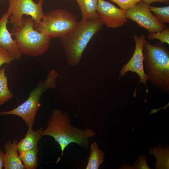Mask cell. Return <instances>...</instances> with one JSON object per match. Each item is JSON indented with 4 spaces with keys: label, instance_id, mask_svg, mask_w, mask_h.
<instances>
[{
    "label": "cell",
    "instance_id": "cell-19",
    "mask_svg": "<svg viewBox=\"0 0 169 169\" xmlns=\"http://www.w3.org/2000/svg\"><path fill=\"white\" fill-rule=\"evenodd\" d=\"M150 9L161 23H169V6L163 7H156L150 5Z\"/></svg>",
    "mask_w": 169,
    "mask_h": 169
},
{
    "label": "cell",
    "instance_id": "cell-8",
    "mask_svg": "<svg viewBox=\"0 0 169 169\" xmlns=\"http://www.w3.org/2000/svg\"><path fill=\"white\" fill-rule=\"evenodd\" d=\"M126 17L146 29L150 33L162 31L165 27L151 13L150 5L143 1L136 3L125 11Z\"/></svg>",
    "mask_w": 169,
    "mask_h": 169
},
{
    "label": "cell",
    "instance_id": "cell-20",
    "mask_svg": "<svg viewBox=\"0 0 169 169\" xmlns=\"http://www.w3.org/2000/svg\"><path fill=\"white\" fill-rule=\"evenodd\" d=\"M147 38L149 39H158L161 43H166L169 44V28L167 26H165L164 29L161 32L149 34Z\"/></svg>",
    "mask_w": 169,
    "mask_h": 169
},
{
    "label": "cell",
    "instance_id": "cell-3",
    "mask_svg": "<svg viewBox=\"0 0 169 169\" xmlns=\"http://www.w3.org/2000/svg\"><path fill=\"white\" fill-rule=\"evenodd\" d=\"M160 42L151 44L146 41L143 48L146 75L153 84L169 91V51Z\"/></svg>",
    "mask_w": 169,
    "mask_h": 169
},
{
    "label": "cell",
    "instance_id": "cell-24",
    "mask_svg": "<svg viewBox=\"0 0 169 169\" xmlns=\"http://www.w3.org/2000/svg\"><path fill=\"white\" fill-rule=\"evenodd\" d=\"M143 1L146 4L150 5V4L154 2L162 3L166 4H169V0H143Z\"/></svg>",
    "mask_w": 169,
    "mask_h": 169
},
{
    "label": "cell",
    "instance_id": "cell-16",
    "mask_svg": "<svg viewBox=\"0 0 169 169\" xmlns=\"http://www.w3.org/2000/svg\"><path fill=\"white\" fill-rule=\"evenodd\" d=\"M98 0H76L81 11L82 20L99 16L96 11Z\"/></svg>",
    "mask_w": 169,
    "mask_h": 169
},
{
    "label": "cell",
    "instance_id": "cell-4",
    "mask_svg": "<svg viewBox=\"0 0 169 169\" xmlns=\"http://www.w3.org/2000/svg\"><path fill=\"white\" fill-rule=\"evenodd\" d=\"M23 24L18 28L14 27L12 35L15 37L22 54L37 57L44 54L48 49L51 38L34 29V20L31 18H23Z\"/></svg>",
    "mask_w": 169,
    "mask_h": 169
},
{
    "label": "cell",
    "instance_id": "cell-17",
    "mask_svg": "<svg viewBox=\"0 0 169 169\" xmlns=\"http://www.w3.org/2000/svg\"><path fill=\"white\" fill-rule=\"evenodd\" d=\"M38 146L33 149L18 152L19 157L27 169H35L38 166Z\"/></svg>",
    "mask_w": 169,
    "mask_h": 169
},
{
    "label": "cell",
    "instance_id": "cell-11",
    "mask_svg": "<svg viewBox=\"0 0 169 169\" xmlns=\"http://www.w3.org/2000/svg\"><path fill=\"white\" fill-rule=\"evenodd\" d=\"M10 14L7 13L0 19V48L7 51L14 60H18L22 57L20 51L15 39L12 38V35L7 28Z\"/></svg>",
    "mask_w": 169,
    "mask_h": 169
},
{
    "label": "cell",
    "instance_id": "cell-10",
    "mask_svg": "<svg viewBox=\"0 0 169 169\" xmlns=\"http://www.w3.org/2000/svg\"><path fill=\"white\" fill-rule=\"evenodd\" d=\"M133 38L135 43L134 53L130 60L120 70V75L124 76L128 71L135 72L140 77L139 82L143 83L146 86L148 78L144 70L143 48L146 40L144 35L139 37L137 34H135Z\"/></svg>",
    "mask_w": 169,
    "mask_h": 169
},
{
    "label": "cell",
    "instance_id": "cell-9",
    "mask_svg": "<svg viewBox=\"0 0 169 169\" xmlns=\"http://www.w3.org/2000/svg\"><path fill=\"white\" fill-rule=\"evenodd\" d=\"M125 11L104 0H98L96 9L104 24L112 28L120 27L127 22Z\"/></svg>",
    "mask_w": 169,
    "mask_h": 169
},
{
    "label": "cell",
    "instance_id": "cell-7",
    "mask_svg": "<svg viewBox=\"0 0 169 169\" xmlns=\"http://www.w3.org/2000/svg\"><path fill=\"white\" fill-rule=\"evenodd\" d=\"M7 13H9V22L15 27L18 28L23 24V16L29 15L34 20L36 26L44 17L42 9L43 0L37 3L33 0H9Z\"/></svg>",
    "mask_w": 169,
    "mask_h": 169
},
{
    "label": "cell",
    "instance_id": "cell-18",
    "mask_svg": "<svg viewBox=\"0 0 169 169\" xmlns=\"http://www.w3.org/2000/svg\"><path fill=\"white\" fill-rule=\"evenodd\" d=\"M5 68L4 66L0 69V106L14 97L8 87V77L5 73Z\"/></svg>",
    "mask_w": 169,
    "mask_h": 169
},
{
    "label": "cell",
    "instance_id": "cell-22",
    "mask_svg": "<svg viewBox=\"0 0 169 169\" xmlns=\"http://www.w3.org/2000/svg\"><path fill=\"white\" fill-rule=\"evenodd\" d=\"M146 162V157L144 155H140L132 166V169H150Z\"/></svg>",
    "mask_w": 169,
    "mask_h": 169
},
{
    "label": "cell",
    "instance_id": "cell-25",
    "mask_svg": "<svg viewBox=\"0 0 169 169\" xmlns=\"http://www.w3.org/2000/svg\"><path fill=\"white\" fill-rule=\"evenodd\" d=\"M4 153L2 150H0V169L4 167Z\"/></svg>",
    "mask_w": 169,
    "mask_h": 169
},
{
    "label": "cell",
    "instance_id": "cell-12",
    "mask_svg": "<svg viewBox=\"0 0 169 169\" xmlns=\"http://www.w3.org/2000/svg\"><path fill=\"white\" fill-rule=\"evenodd\" d=\"M18 143L16 140H13L12 143L8 141L5 144V153L4 156L5 169H26L19 156Z\"/></svg>",
    "mask_w": 169,
    "mask_h": 169
},
{
    "label": "cell",
    "instance_id": "cell-1",
    "mask_svg": "<svg viewBox=\"0 0 169 169\" xmlns=\"http://www.w3.org/2000/svg\"><path fill=\"white\" fill-rule=\"evenodd\" d=\"M70 121L69 115L67 113L58 109L54 110L47 122V128L41 132L42 136L53 137L59 145L61 153L57 163L64 155V150L69 144L74 143L82 148H88L89 138L96 135L90 129L84 130L73 126Z\"/></svg>",
    "mask_w": 169,
    "mask_h": 169
},
{
    "label": "cell",
    "instance_id": "cell-15",
    "mask_svg": "<svg viewBox=\"0 0 169 169\" xmlns=\"http://www.w3.org/2000/svg\"><path fill=\"white\" fill-rule=\"evenodd\" d=\"M104 154L99 148L98 143L93 142L90 146V152L86 169H98L104 160Z\"/></svg>",
    "mask_w": 169,
    "mask_h": 169
},
{
    "label": "cell",
    "instance_id": "cell-23",
    "mask_svg": "<svg viewBox=\"0 0 169 169\" xmlns=\"http://www.w3.org/2000/svg\"><path fill=\"white\" fill-rule=\"evenodd\" d=\"M14 60L7 51L0 48V67L4 64H9Z\"/></svg>",
    "mask_w": 169,
    "mask_h": 169
},
{
    "label": "cell",
    "instance_id": "cell-14",
    "mask_svg": "<svg viewBox=\"0 0 169 169\" xmlns=\"http://www.w3.org/2000/svg\"><path fill=\"white\" fill-rule=\"evenodd\" d=\"M43 128L33 131L32 128H28L25 137L18 144V152L30 150L38 146V143L41 138Z\"/></svg>",
    "mask_w": 169,
    "mask_h": 169
},
{
    "label": "cell",
    "instance_id": "cell-13",
    "mask_svg": "<svg viewBox=\"0 0 169 169\" xmlns=\"http://www.w3.org/2000/svg\"><path fill=\"white\" fill-rule=\"evenodd\" d=\"M149 154L154 156L156 159L154 164L156 169H169V146L157 143L156 146L150 149Z\"/></svg>",
    "mask_w": 169,
    "mask_h": 169
},
{
    "label": "cell",
    "instance_id": "cell-21",
    "mask_svg": "<svg viewBox=\"0 0 169 169\" xmlns=\"http://www.w3.org/2000/svg\"><path fill=\"white\" fill-rule=\"evenodd\" d=\"M117 4L120 8L124 10L133 7L137 2L143 0H108Z\"/></svg>",
    "mask_w": 169,
    "mask_h": 169
},
{
    "label": "cell",
    "instance_id": "cell-2",
    "mask_svg": "<svg viewBox=\"0 0 169 169\" xmlns=\"http://www.w3.org/2000/svg\"><path fill=\"white\" fill-rule=\"evenodd\" d=\"M104 25L99 16L81 19L74 28L60 38L69 65L76 66L79 64L88 43Z\"/></svg>",
    "mask_w": 169,
    "mask_h": 169
},
{
    "label": "cell",
    "instance_id": "cell-5",
    "mask_svg": "<svg viewBox=\"0 0 169 169\" xmlns=\"http://www.w3.org/2000/svg\"><path fill=\"white\" fill-rule=\"evenodd\" d=\"M78 23L76 16L66 9H57L46 13L34 29L51 39L61 38L74 28Z\"/></svg>",
    "mask_w": 169,
    "mask_h": 169
},
{
    "label": "cell",
    "instance_id": "cell-6",
    "mask_svg": "<svg viewBox=\"0 0 169 169\" xmlns=\"http://www.w3.org/2000/svg\"><path fill=\"white\" fill-rule=\"evenodd\" d=\"M58 75L55 69L51 70L46 78L38 81L30 92L28 98L22 104L11 110V114L21 117L27 125H33L38 111L41 105L39 101L40 97L48 89L56 87V79Z\"/></svg>",
    "mask_w": 169,
    "mask_h": 169
}]
</instances>
